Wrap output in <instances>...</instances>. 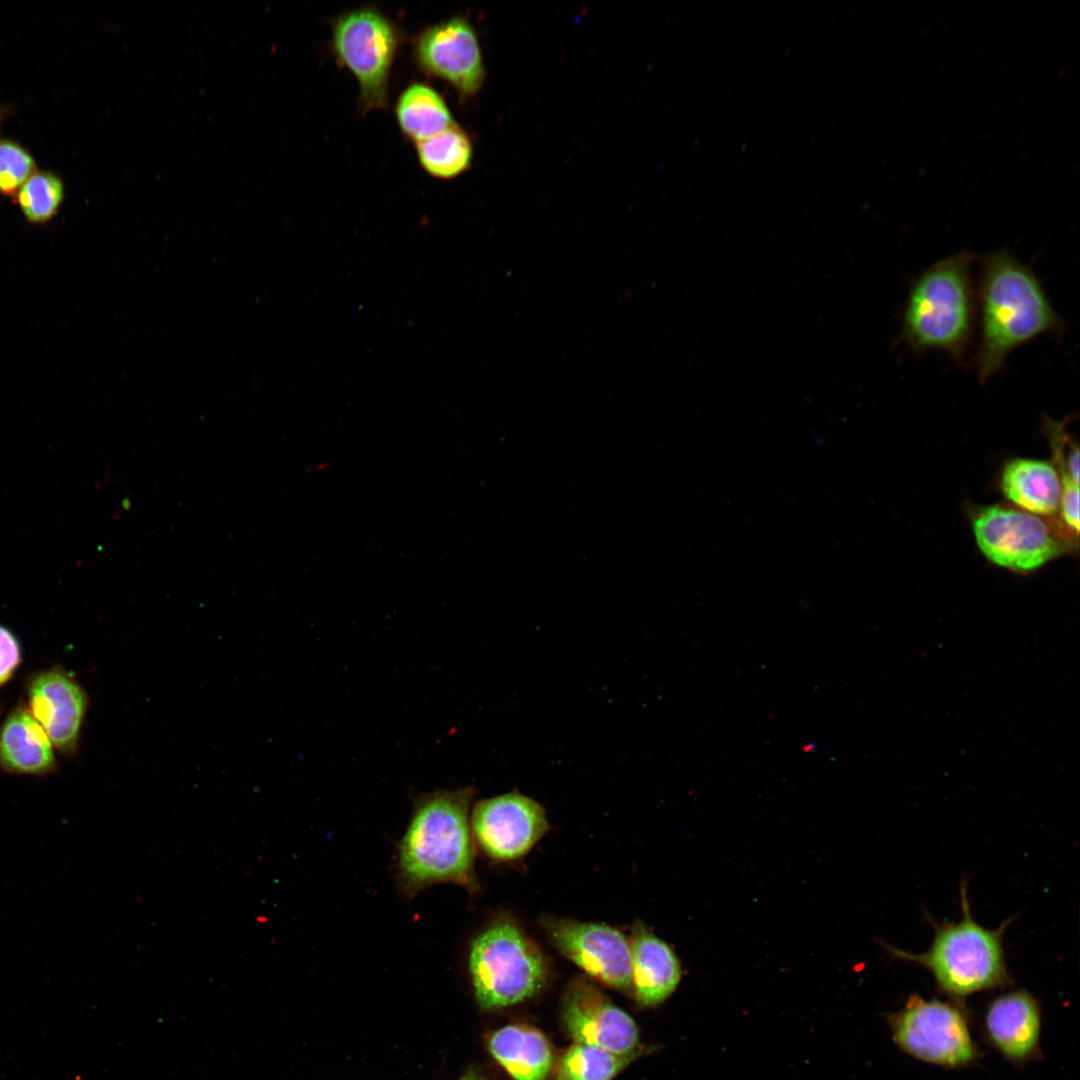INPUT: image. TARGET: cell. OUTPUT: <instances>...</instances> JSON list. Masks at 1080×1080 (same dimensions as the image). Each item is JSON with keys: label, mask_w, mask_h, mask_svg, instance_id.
I'll use <instances>...</instances> for the list:
<instances>
[{"label": "cell", "mask_w": 1080, "mask_h": 1080, "mask_svg": "<svg viewBox=\"0 0 1080 1080\" xmlns=\"http://www.w3.org/2000/svg\"><path fill=\"white\" fill-rule=\"evenodd\" d=\"M980 336L975 367L980 382L995 376L1021 345L1060 336L1064 322L1033 270L1003 248L981 259Z\"/></svg>", "instance_id": "1"}, {"label": "cell", "mask_w": 1080, "mask_h": 1080, "mask_svg": "<svg viewBox=\"0 0 1080 1080\" xmlns=\"http://www.w3.org/2000/svg\"><path fill=\"white\" fill-rule=\"evenodd\" d=\"M474 788L440 790L415 801L399 844V875L410 895L436 883H453L474 891V846L469 808Z\"/></svg>", "instance_id": "2"}, {"label": "cell", "mask_w": 1080, "mask_h": 1080, "mask_svg": "<svg viewBox=\"0 0 1080 1080\" xmlns=\"http://www.w3.org/2000/svg\"><path fill=\"white\" fill-rule=\"evenodd\" d=\"M964 250L923 271L912 283L903 310L902 338L916 352L937 350L961 362L971 342L974 298Z\"/></svg>", "instance_id": "3"}, {"label": "cell", "mask_w": 1080, "mask_h": 1080, "mask_svg": "<svg viewBox=\"0 0 1080 1080\" xmlns=\"http://www.w3.org/2000/svg\"><path fill=\"white\" fill-rule=\"evenodd\" d=\"M961 904V920L933 924L935 934L932 943L923 953H911L885 945L895 958L925 967L935 978L938 987L953 996H967L1002 986L1009 980L1002 943L1007 923L996 930L977 923L972 917L964 886Z\"/></svg>", "instance_id": "4"}, {"label": "cell", "mask_w": 1080, "mask_h": 1080, "mask_svg": "<svg viewBox=\"0 0 1080 1080\" xmlns=\"http://www.w3.org/2000/svg\"><path fill=\"white\" fill-rule=\"evenodd\" d=\"M468 965L476 999L489 1010L533 997L548 975L547 961L539 947L505 916L474 938Z\"/></svg>", "instance_id": "5"}, {"label": "cell", "mask_w": 1080, "mask_h": 1080, "mask_svg": "<svg viewBox=\"0 0 1080 1080\" xmlns=\"http://www.w3.org/2000/svg\"><path fill=\"white\" fill-rule=\"evenodd\" d=\"M399 40L396 26L374 8H358L335 20L333 50L359 84L362 112L386 108L389 76Z\"/></svg>", "instance_id": "6"}, {"label": "cell", "mask_w": 1080, "mask_h": 1080, "mask_svg": "<svg viewBox=\"0 0 1080 1080\" xmlns=\"http://www.w3.org/2000/svg\"><path fill=\"white\" fill-rule=\"evenodd\" d=\"M978 548L992 563L1014 572H1030L1057 558L1069 543L1042 516L992 505L972 516Z\"/></svg>", "instance_id": "7"}, {"label": "cell", "mask_w": 1080, "mask_h": 1080, "mask_svg": "<svg viewBox=\"0 0 1080 1080\" xmlns=\"http://www.w3.org/2000/svg\"><path fill=\"white\" fill-rule=\"evenodd\" d=\"M890 1027L896 1044L919 1060L958 1067L976 1056L965 1015L949 1002L912 995L890 1017Z\"/></svg>", "instance_id": "8"}, {"label": "cell", "mask_w": 1080, "mask_h": 1080, "mask_svg": "<svg viewBox=\"0 0 1080 1080\" xmlns=\"http://www.w3.org/2000/svg\"><path fill=\"white\" fill-rule=\"evenodd\" d=\"M540 925L551 944L588 975L612 988H632L630 942L619 930L556 916L542 917Z\"/></svg>", "instance_id": "9"}, {"label": "cell", "mask_w": 1080, "mask_h": 1080, "mask_svg": "<svg viewBox=\"0 0 1080 1080\" xmlns=\"http://www.w3.org/2000/svg\"><path fill=\"white\" fill-rule=\"evenodd\" d=\"M471 829L489 857L507 861L529 852L549 824L537 801L514 791L477 802L471 814Z\"/></svg>", "instance_id": "10"}, {"label": "cell", "mask_w": 1080, "mask_h": 1080, "mask_svg": "<svg viewBox=\"0 0 1080 1080\" xmlns=\"http://www.w3.org/2000/svg\"><path fill=\"white\" fill-rule=\"evenodd\" d=\"M414 56L425 73L448 82L464 98L475 95L484 83L478 37L464 17L426 28L416 39Z\"/></svg>", "instance_id": "11"}, {"label": "cell", "mask_w": 1080, "mask_h": 1080, "mask_svg": "<svg viewBox=\"0 0 1080 1080\" xmlns=\"http://www.w3.org/2000/svg\"><path fill=\"white\" fill-rule=\"evenodd\" d=\"M562 1016L575 1042L618 1055L635 1053L639 1043L635 1021L587 981L576 980L569 986Z\"/></svg>", "instance_id": "12"}, {"label": "cell", "mask_w": 1080, "mask_h": 1080, "mask_svg": "<svg viewBox=\"0 0 1080 1080\" xmlns=\"http://www.w3.org/2000/svg\"><path fill=\"white\" fill-rule=\"evenodd\" d=\"M28 710L54 747L75 752L87 708V696L69 674L58 668L40 672L28 685Z\"/></svg>", "instance_id": "13"}, {"label": "cell", "mask_w": 1080, "mask_h": 1080, "mask_svg": "<svg viewBox=\"0 0 1080 1080\" xmlns=\"http://www.w3.org/2000/svg\"><path fill=\"white\" fill-rule=\"evenodd\" d=\"M985 1030L992 1044L1008 1059L1023 1061L1031 1057L1041 1030L1036 999L1025 990L998 996L987 1007Z\"/></svg>", "instance_id": "14"}, {"label": "cell", "mask_w": 1080, "mask_h": 1080, "mask_svg": "<svg viewBox=\"0 0 1080 1080\" xmlns=\"http://www.w3.org/2000/svg\"><path fill=\"white\" fill-rule=\"evenodd\" d=\"M632 958V988L638 1003L654 1006L676 989L681 969L671 947L640 922L629 939Z\"/></svg>", "instance_id": "15"}, {"label": "cell", "mask_w": 1080, "mask_h": 1080, "mask_svg": "<svg viewBox=\"0 0 1080 1080\" xmlns=\"http://www.w3.org/2000/svg\"><path fill=\"white\" fill-rule=\"evenodd\" d=\"M0 766L26 775H45L56 768L53 744L25 706L11 711L0 729Z\"/></svg>", "instance_id": "16"}, {"label": "cell", "mask_w": 1080, "mask_h": 1080, "mask_svg": "<svg viewBox=\"0 0 1080 1080\" xmlns=\"http://www.w3.org/2000/svg\"><path fill=\"white\" fill-rule=\"evenodd\" d=\"M1004 496L1021 510L1048 516L1059 511L1062 484L1055 465L1049 461L1015 458L1001 472Z\"/></svg>", "instance_id": "17"}, {"label": "cell", "mask_w": 1080, "mask_h": 1080, "mask_svg": "<svg viewBox=\"0 0 1080 1080\" xmlns=\"http://www.w3.org/2000/svg\"><path fill=\"white\" fill-rule=\"evenodd\" d=\"M489 1051L513 1080H546L554 1055L539 1030L525 1025H507L489 1039Z\"/></svg>", "instance_id": "18"}, {"label": "cell", "mask_w": 1080, "mask_h": 1080, "mask_svg": "<svg viewBox=\"0 0 1080 1080\" xmlns=\"http://www.w3.org/2000/svg\"><path fill=\"white\" fill-rule=\"evenodd\" d=\"M395 111L401 131L415 143L455 124L441 95L423 83L409 85L399 96Z\"/></svg>", "instance_id": "19"}, {"label": "cell", "mask_w": 1080, "mask_h": 1080, "mask_svg": "<svg viewBox=\"0 0 1080 1080\" xmlns=\"http://www.w3.org/2000/svg\"><path fill=\"white\" fill-rule=\"evenodd\" d=\"M424 170L433 177L454 178L471 165L473 148L467 133L456 123L447 130L416 143Z\"/></svg>", "instance_id": "20"}, {"label": "cell", "mask_w": 1080, "mask_h": 1080, "mask_svg": "<svg viewBox=\"0 0 1080 1080\" xmlns=\"http://www.w3.org/2000/svg\"><path fill=\"white\" fill-rule=\"evenodd\" d=\"M634 1056L575 1042L560 1058L553 1080H612Z\"/></svg>", "instance_id": "21"}, {"label": "cell", "mask_w": 1080, "mask_h": 1080, "mask_svg": "<svg viewBox=\"0 0 1080 1080\" xmlns=\"http://www.w3.org/2000/svg\"><path fill=\"white\" fill-rule=\"evenodd\" d=\"M63 198L61 180L49 172H37L20 187L17 202L29 223L42 225L57 214Z\"/></svg>", "instance_id": "22"}, {"label": "cell", "mask_w": 1080, "mask_h": 1080, "mask_svg": "<svg viewBox=\"0 0 1080 1080\" xmlns=\"http://www.w3.org/2000/svg\"><path fill=\"white\" fill-rule=\"evenodd\" d=\"M34 160L18 144L0 142V192L12 194L33 174Z\"/></svg>", "instance_id": "23"}, {"label": "cell", "mask_w": 1080, "mask_h": 1080, "mask_svg": "<svg viewBox=\"0 0 1080 1080\" xmlns=\"http://www.w3.org/2000/svg\"><path fill=\"white\" fill-rule=\"evenodd\" d=\"M20 661L18 640L9 629L0 625V685L11 678Z\"/></svg>", "instance_id": "24"}, {"label": "cell", "mask_w": 1080, "mask_h": 1080, "mask_svg": "<svg viewBox=\"0 0 1080 1080\" xmlns=\"http://www.w3.org/2000/svg\"><path fill=\"white\" fill-rule=\"evenodd\" d=\"M461 1080H484V1079H482L480 1077H477L475 1075H468V1076L462 1078Z\"/></svg>", "instance_id": "25"}]
</instances>
